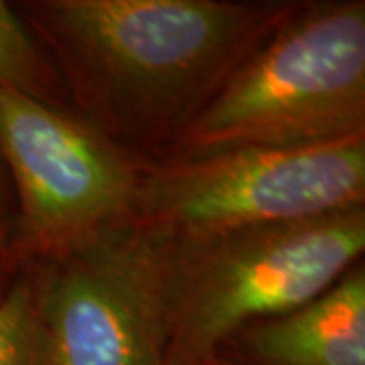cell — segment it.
<instances>
[{
	"label": "cell",
	"mask_w": 365,
	"mask_h": 365,
	"mask_svg": "<svg viewBox=\"0 0 365 365\" xmlns=\"http://www.w3.org/2000/svg\"><path fill=\"white\" fill-rule=\"evenodd\" d=\"M173 240L144 225L71 244L37 294L51 365H167Z\"/></svg>",
	"instance_id": "5"
},
{
	"label": "cell",
	"mask_w": 365,
	"mask_h": 365,
	"mask_svg": "<svg viewBox=\"0 0 365 365\" xmlns=\"http://www.w3.org/2000/svg\"><path fill=\"white\" fill-rule=\"evenodd\" d=\"M365 138L189 157L138 189L150 227L189 242L364 207Z\"/></svg>",
	"instance_id": "4"
},
{
	"label": "cell",
	"mask_w": 365,
	"mask_h": 365,
	"mask_svg": "<svg viewBox=\"0 0 365 365\" xmlns=\"http://www.w3.org/2000/svg\"><path fill=\"white\" fill-rule=\"evenodd\" d=\"M0 365H51L37 294L29 284L0 299Z\"/></svg>",
	"instance_id": "8"
},
{
	"label": "cell",
	"mask_w": 365,
	"mask_h": 365,
	"mask_svg": "<svg viewBox=\"0 0 365 365\" xmlns=\"http://www.w3.org/2000/svg\"><path fill=\"white\" fill-rule=\"evenodd\" d=\"M365 248L364 207L175 248L167 365H207L250 321L311 302Z\"/></svg>",
	"instance_id": "3"
},
{
	"label": "cell",
	"mask_w": 365,
	"mask_h": 365,
	"mask_svg": "<svg viewBox=\"0 0 365 365\" xmlns=\"http://www.w3.org/2000/svg\"><path fill=\"white\" fill-rule=\"evenodd\" d=\"M268 365H365V272L353 268L311 302L254 327Z\"/></svg>",
	"instance_id": "7"
},
{
	"label": "cell",
	"mask_w": 365,
	"mask_h": 365,
	"mask_svg": "<svg viewBox=\"0 0 365 365\" xmlns=\"http://www.w3.org/2000/svg\"><path fill=\"white\" fill-rule=\"evenodd\" d=\"M0 150L13 173L29 232L71 246L104 230L138 197L132 165L96 132L41 102L0 86Z\"/></svg>",
	"instance_id": "6"
},
{
	"label": "cell",
	"mask_w": 365,
	"mask_h": 365,
	"mask_svg": "<svg viewBox=\"0 0 365 365\" xmlns=\"http://www.w3.org/2000/svg\"><path fill=\"white\" fill-rule=\"evenodd\" d=\"M43 79V61L25 25L0 2V86L33 93Z\"/></svg>",
	"instance_id": "9"
},
{
	"label": "cell",
	"mask_w": 365,
	"mask_h": 365,
	"mask_svg": "<svg viewBox=\"0 0 365 365\" xmlns=\"http://www.w3.org/2000/svg\"><path fill=\"white\" fill-rule=\"evenodd\" d=\"M365 4H321L280 23L187 124L195 155L364 136Z\"/></svg>",
	"instance_id": "2"
},
{
	"label": "cell",
	"mask_w": 365,
	"mask_h": 365,
	"mask_svg": "<svg viewBox=\"0 0 365 365\" xmlns=\"http://www.w3.org/2000/svg\"><path fill=\"white\" fill-rule=\"evenodd\" d=\"M53 31L122 110L181 116L278 23V11L217 0L45 2Z\"/></svg>",
	"instance_id": "1"
}]
</instances>
